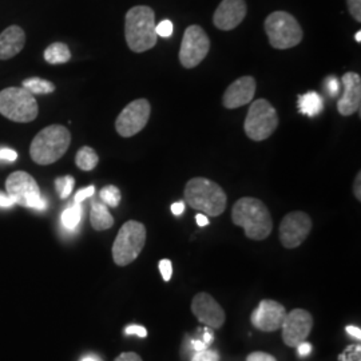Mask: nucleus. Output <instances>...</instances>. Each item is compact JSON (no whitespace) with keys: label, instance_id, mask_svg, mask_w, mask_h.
Here are the masks:
<instances>
[{"label":"nucleus","instance_id":"nucleus-1","mask_svg":"<svg viewBox=\"0 0 361 361\" xmlns=\"http://www.w3.org/2000/svg\"><path fill=\"white\" fill-rule=\"evenodd\" d=\"M234 225L244 228L245 235L255 241L269 237L273 229L271 212L268 207L253 197L240 198L232 209Z\"/></svg>","mask_w":361,"mask_h":361},{"label":"nucleus","instance_id":"nucleus-2","mask_svg":"<svg viewBox=\"0 0 361 361\" xmlns=\"http://www.w3.org/2000/svg\"><path fill=\"white\" fill-rule=\"evenodd\" d=\"M155 15L149 6H135L130 8L125 18V38L130 50L149 51L157 44Z\"/></svg>","mask_w":361,"mask_h":361},{"label":"nucleus","instance_id":"nucleus-3","mask_svg":"<svg viewBox=\"0 0 361 361\" xmlns=\"http://www.w3.org/2000/svg\"><path fill=\"white\" fill-rule=\"evenodd\" d=\"M185 201L188 205L209 217H219L225 209L228 197L214 180L204 177L192 178L185 186Z\"/></svg>","mask_w":361,"mask_h":361},{"label":"nucleus","instance_id":"nucleus-4","mask_svg":"<svg viewBox=\"0 0 361 361\" xmlns=\"http://www.w3.org/2000/svg\"><path fill=\"white\" fill-rule=\"evenodd\" d=\"M71 143V134L62 125H51L39 131L30 146L32 161L42 166L59 161Z\"/></svg>","mask_w":361,"mask_h":361},{"label":"nucleus","instance_id":"nucleus-5","mask_svg":"<svg viewBox=\"0 0 361 361\" xmlns=\"http://www.w3.org/2000/svg\"><path fill=\"white\" fill-rule=\"evenodd\" d=\"M265 32L273 49L288 50L301 43L304 38L302 28L296 18L285 11L271 13L264 23Z\"/></svg>","mask_w":361,"mask_h":361},{"label":"nucleus","instance_id":"nucleus-6","mask_svg":"<svg viewBox=\"0 0 361 361\" xmlns=\"http://www.w3.org/2000/svg\"><path fill=\"white\" fill-rule=\"evenodd\" d=\"M146 244V228L142 222L128 221L122 225L113 245V258L118 267H126L141 255Z\"/></svg>","mask_w":361,"mask_h":361},{"label":"nucleus","instance_id":"nucleus-7","mask_svg":"<svg viewBox=\"0 0 361 361\" xmlns=\"http://www.w3.org/2000/svg\"><path fill=\"white\" fill-rule=\"evenodd\" d=\"M39 106L34 95L23 87L0 91V114L13 122L27 123L37 119Z\"/></svg>","mask_w":361,"mask_h":361},{"label":"nucleus","instance_id":"nucleus-8","mask_svg":"<svg viewBox=\"0 0 361 361\" xmlns=\"http://www.w3.org/2000/svg\"><path fill=\"white\" fill-rule=\"evenodd\" d=\"M279 114L269 101L261 98L250 104L244 129L252 141H265L279 128Z\"/></svg>","mask_w":361,"mask_h":361},{"label":"nucleus","instance_id":"nucleus-9","mask_svg":"<svg viewBox=\"0 0 361 361\" xmlns=\"http://www.w3.org/2000/svg\"><path fill=\"white\" fill-rule=\"evenodd\" d=\"M7 194L15 204L35 210H44L46 201L42 198L35 178L26 171H15L6 180Z\"/></svg>","mask_w":361,"mask_h":361},{"label":"nucleus","instance_id":"nucleus-10","mask_svg":"<svg viewBox=\"0 0 361 361\" xmlns=\"http://www.w3.org/2000/svg\"><path fill=\"white\" fill-rule=\"evenodd\" d=\"M210 50V40L198 25H192L185 30L180 42V62L185 68L190 70L200 65Z\"/></svg>","mask_w":361,"mask_h":361},{"label":"nucleus","instance_id":"nucleus-11","mask_svg":"<svg viewBox=\"0 0 361 361\" xmlns=\"http://www.w3.org/2000/svg\"><path fill=\"white\" fill-rule=\"evenodd\" d=\"M152 114V106L147 99H135L130 102L118 116L116 121V133L130 138L145 129Z\"/></svg>","mask_w":361,"mask_h":361},{"label":"nucleus","instance_id":"nucleus-12","mask_svg":"<svg viewBox=\"0 0 361 361\" xmlns=\"http://www.w3.org/2000/svg\"><path fill=\"white\" fill-rule=\"evenodd\" d=\"M312 231V219L304 212H292L286 214L280 225V241L286 249L301 245Z\"/></svg>","mask_w":361,"mask_h":361},{"label":"nucleus","instance_id":"nucleus-13","mask_svg":"<svg viewBox=\"0 0 361 361\" xmlns=\"http://www.w3.org/2000/svg\"><path fill=\"white\" fill-rule=\"evenodd\" d=\"M281 329L285 344L290 348H297L310 335L313 329V317L308 310L297 308L286 313Z\"/></svg>","mask_w":361,"mask_h":361},{"label":"nucleus","instance_id":"nucleus-14","mask_svg":"<svg viewBox=\"0 0 361 361\" xmlns=\"http://www.w3.org/2000/svg\"><path fill=\"white\" fill-rule=\"evenodd\" d=\"M192 312L200 323L205 324L212 329H219L226 320L225 310L216 298L207 292L195 295L192 301Z\"/></svg>","mask_w":361,"mask_h":361},{"label":"nucleus","instance_id":"nucleus-15","mask_svg":"<svg viewBox=\"0 0 361 361\" xmlns=\"http://www.w3.org/2000/svg\"><path fill=\"white\" fill-rule=\"evenodd\" d=\"M285 316L286 310L283 304L273 300H262L252 313L250 322L262 332H276L281 329Z\"/></svg>","mask_w":361,"mask_h":361},{"label":"nucleus","instance_id":"nucleus-16","mask_svg":"<svg viewBox=\"0 0 361 361\" xmlns=\"http://www.w3.org/2000/svg\"><path fill=\"white\" fill-rule=\"evenodd\" d=\"M246 13L245 0H222L213 15V23L219 30L231 31L243 23Z\"/></svg>","mask_w":361,"mask_h":361},{"label":"nucleus","instance_id":"nucleus-17","mask_svg":"<svg viewBox=\"0 0 361 361\" xmlns=\"http://www.w3.org/2000/svg\"><path fill=\"white\" fill-rule=\"evenodd\" d=\"M344 91L337 102V110L341 116H349L360 111L361 77L356 73H345L341 78Z\"/></svg>","mask_w":361,"mask_h":361},{"label":"nucleus","instance_id":"nucleus-18","mask_svg":"<svg viewBox=\"0 0 361 361\" xmlns=\"http://www.w3.org/2000/svg\"><path fill=\"white\" fill-rule=\"evenodd\" d=\"M257 89V82L253 77L235 79L224 92L222 104L226 109H238L253 101Z\"/></svg>","mask_w":361,"mask_h":361},{"label":"nucleus","instance_id":"nucleus-19","mask_svg":"<svg viewBox=\"0 0 361 361\" xmlns=\"http://www.w3.org/2000/svg\"><path fill=\"white\" fill-rule=\"evenodd\" d=\"M26 32L19 26L7 27L0 34V61H8L25 49Z\"/></svg>","mask_w":361,"mask_h":361},{"label":"nucleus","instance_id":"nucleus-20","mask_svg":"<svg viewBox=\"0 0 361 361\" xmlns=\"http://www.w3.org/2000/svg\"><path fill=\"white\" fill-rule=\"evenodd\" d=\"M298 111L302 116H319L324 110V101L320 94L314 92V91H310L304 95H298Z\"/></svg>","mask_w":361,"mask_h":361},{"label":"nucleus","instance_id":"nucleus-21","mask_svg":"<svg viewBox=\"0 0 361 361\" xmlns=\"http://www.w3.org/2000/svg\"><path fill=\"white\" fill-rule=\"evenodd\" d=\"M90 222L91 226L95 231L102 232V231H107V229L113 228L114 217L110 214L109 209L104 204L94 202L91 207Z\"/></svg>","mask_w":361,"mask_h":361},{"label":"nucleus","instance_id":"nucleus-22","mask_svg":"<svg viewBox=\"0 0 361 361\" xmlns=\"http://www.w3.org/2000/svg\"><path fill=\"white\" fill-rule=\"evenodd\" d=\"M44 59L50 65H62L71 59V52L67 44L62 42H56L46 49Z\"/></svg>","mask_w":361,"mask_h":361},{"label":"nucleus","instance_id":"nucleus-23","mask_svg":"<svg viewBox=\"0 0 361 361\" xmlns=\"http://www.w3.org/2000/svg\"><path fill=\"white\" fill-rule=\"evenodd\" d=\"M98 162H99V157L90 146H83L78 150L77 155H75V164L80 170L91 171L97 168Z\"/></svg>","mask_w":361,"mask_h":361},{"label":"nucleus","instance_id":"nucleus-24","mask_svg":"<svg viewBox=\"0 0 361 361\" xmlns=\"http://www.w3.org/2000/svg\"><path fill=\"white\" fill-rule=\"evenodd\" d=\"M23 89L30 91L32 95L34 94H50L55 91V85L50 80L42 79V78H28L23 80Z\"/></svg>","mask_w":361,"mask_h":361},{"label":"nucleus","instance_id":"nucleus-25","mask_svg":"<svg viewBox=\"0 0 361 361\" xmlns=\"http://www.w3.org/2000/svg\"><path fill=\"white\" fill-rule=\"evenodd\" d=\"M80 219H82L80 204H74L73 207H67L62 213V224L68 231H74L79 225Z\"/></svg>","mask_w":361,"mask_h":361},{"label":"nucleus","instance_id":"nucleus-26","mask_svg":"<svg viewBox=\"0 0 361 361\" xmlns=\"http://www.w3.org/2000/svg\"><path fill=\"white\" fill-rule=\"evenodd\" d=\"M99 195H101V200L104 201V204L110 207H118L119 202H121V198H122L121 190L114 185H109V186L104 188Z\"/></svg>","mask_w":361,"mask_h":361},{"label":"nucleus","instance_id":"nucleus-27","mask_svg":"<svg viewBox=\"0 0 361 361\" xmlns=\"http://www.w3.org/2000/svg\"><path fill=\"white\" fill-rule=\"evenodd\" d=\"M74 185H75V180L71 176H65V177H61V178L55 180L56 190H58V193H59L62 200H65L71 194Z\"/></svg>","mask_w":361,"mask_h":361},{"label":"nucleus","instance_id":"nucleus-28","mask_svg":"<svg viewBox=\"0 0 361 361\" xmlns=\"http://www.w3.org/2000/svg\"><path fill=\"white\" fill-rule=\"evenodd\" d=\"M173 31H174V26H173L171 20H168V19L162 20L159 25L155 26V32L161 38H170Z\"/></svg>","mask_w":361,"mask_h":361},{"label":"nucleus","instance_id":"nucleus-29","mask_svg":"<svg viewBox=\"0 0 361 361\" xmlns=\"http://www.w3.org/2000/svg\"><path fill=\"white\" fill-rule=\"evenodd\" d=\"M192 361H219V353L216 350H200V352H195Z\"/></svg>","mask_w":361,"mask_h":361},{"label":"nucleus","instance_id":"nucleus-30","mask_svg":"<svg viewBox=\"0 0 361 361\" xmlns=\"http://www.w3.org/2000/svg\"><path fill=\"white\" fill-rule=\"evenodd\" d=\"M347 6H348L349 13L352 15V18L360 23L361 22V0H347Z\"/></svg>","mask_w":361,"mask_h":361},{"label":"nucleus","instance_id":"nucleus-31","mask_svg":"<svg viewBox=\"0 0 361 361\" xmlns=\"http://www.w3.org/2000/svg\"><path fill=\"white\" fill-rule=\"evenodd\" d=\"M158 267H159V271H161V274H162V279H164L165 281H170L171 274H173L171 261H170V259H161Z\"/></svg>","mask_w":361,"mask_h":361},{"label":"nucleus","instance_id":"nucleus-32","mask_svg":"<svg viewBox=\"0 0 361 361\" xmlns=\"http://www.w3.org/2000/svg\"><path fill=\"white\" fill-rule=\"evenodd\" d=\"M340 360L360 361V347H349L341 356Z\"/></svg>","mask_w":361,"mask_h":361},{"label":"nucleus","instance_id":"nucleus-33","mask_svg":"<svg viewBox=\"0 0 361 361\" xmlns=\"http://www.w3.org/2000/svg\"><path fill=\"white\" fill-rule=\"evenodd\" d=\"M325 87H326V91L329 92L331 97H337V95H338V91H340V85H338L337 78H328L326 82H325Z\"/></svg>","mask_w":361,"mask_h":361},{"label":"nucleus","instance_id":"nucleus-34","mask_svg":"<svg viewBox=\"0 0 361 361\" xmlns=\"http://www.w3.org/2000/svg\"><path fill=\"white\" fill-rule=\"evenodd\" d=\"M95 193V188L94 186H89V188H85L82 190H79L75 194V198H74V204H80L82 201H85L86 198H90L92 194Z\"/></svg>","mask_w":361,"mask_h":361},{"label":"nucleus","instance_id":"nucleus-35","mask_svg":"<svg viewBox=\"0 0 361 361\" xmlns=\"http://www.w3.org/2000/svg\"><path fill=\"white\" fill-rule=\"evenodd\" d=\"M246 361H277L276 357H273L269 353H265V352H253L250 353Z\"/></svg>","mask_w":361,"mask_h":361},{"label":"nucleus","instance_id":"nucleus-36","mask_svg":"<svg viewBox=\"0 0 361 361\" xmlns=\"http://www.w3.org/2000/svg\"><path fill=\"white\" fill-rule=\"evenodd\" d=\"M125 332H126V335H137L140 336V337H146L147 336L146 328H143L141 325H129Z\"/></svg>","mask_w":361,"mask_h":361},{"label":"nucleus","instance_id":"nucleus-37","mask_svg":"<svg viewBox=\"0 0 361 361\" xmlns=\"http://www.w3.org/2000/svg\"><path fill=\"white\" fill-rule=\"evenodd\" d=\"M16 158H18V154H16V152L13 150V149H7V147L0 149V159L13 162Z\"/></svg>","mask_w":361,"mask_h":361},{"label":"nucleus","instance_id":"nucleus-38","mask_svg":"<svg viewBox=\"0 0 361 361\" xmlns=\"http://www.w3.org/2000/svg\"><path fill=\"white\" fill-rule=\"evenodd\" d=\"M116 361H143L141 359L140 355L134 353V352H125V353H121Z\"/></svg>","mask_w":361,"mask_h":361},{"label":"nucleus","instance_id":"nucleus-39","mask_svg":"<svg viewBox=\"0 0 361 361\" xmlns=\"http://www.w3.org/2000/svg\"><path fill=\"white\" fill-rule=\"evenodd\" d=\"M15 205V201L8 195V194L1 193L0 192V207H11Z\"/></svg>","mask_w":361,"mask_h":361},{"label":"nucleus","instance_id":"nucleus-40","mask_svg":"<svg viewBox=\"0 0 361 361\" xmlns=\"http://www.w3.org/2000/svg\"><path fill=\"white\" fill-rule=\"evenodd\" d=\"M353 194L355 197L361 201V173L359 171L357 176H356V180H355V185H353Z\"/></svg>","mask_w":361,"mask_h":361},{"label":"nucleus","instance_id":"nucleus-41","mask_svg":"<svg viewBox=\"0 0 361 361\" xmlns=\"http://www.w3.org/2000/svg\"><path fill=\"white\" fill-rule=\"evenodd\" d=\"M298 355L300 356H308L310 352H312V345H310V343H305V341H302L298 347Z\"/></svg>","mask_w":361,"mask_h":361},{"label":"nucleus","instance_id":"nucleus-42","mask_svg":"<svg viewBox=\"0 0 361 361\" xmlns=\"http://www.w3.org/2000/svg\"><path fill=\"white\" fill-rule=\"evenodd\" d=\"M171 212L174 216H180L183 212H185V202H176L171 205Z\"/></svg>","mask_w":361,"mask_h":361},{"label":"nucleus","instance_id":"nucleus-43","mask_svg":"<svg viewBox=\"0 0 361 361\" xmlns=\"http://www.w3.org/2000/svg\"><path fill=\"white\" fill-rule=\"evenodd\" d=\"M195 221H197L198 226H207V225H209V219H207V216L202 214V213H198V214L195 216Z\"/></svg>","mask_w":361,"mask_h":361},{"label":"nucleus","instance_id":"nucleus-44","mask_svg":"<svg viewBox=\"0 0 361 361\" xmlns=\"http://www.w3.org/2000/svg\"><path fill=\"white\" fill-rule=\"evenodd\" d=\"M347 329V332H348L349 335L353 336V337H356L357 340H360L361 338V331L360 328H356V326H347L345 328Z\"/></svg>","mask_w":361,"mask_h":361},{"label":"nucleus","instance_id":"nucleus-45","mask_svg":"<svg viewBox=\"0 0 361 361\" xmlns=\"http://www.w3.org/2000/svg\"><path fill=\"white\" fill-rule=\"evenodd\" d=\"M193 348L195 352H200V350L207 349V345L201 340H195V341H193Z\"/></svg>","mask_w":361,"mask_h":361},{"label":"nucleus","instance_id":"nucleus-46","mask_svg":"<svg viewBox=\"0 0 361 361\" xmlns=\"http://www.w3.org/2000/svg\"><path fill=\"white\" fill-rule=\"evenodd\" d=\"M212 341H213V336L212 334H209V332H205V335H204V343L209 345V344H212Z\"/></svg>","mask_w":361,"mask_h":361},{"label":"nucleus","instance_id":"nucleus-47","mask_svg":"<svg viewBox=\"0 0 361 361\" xmlns=\"http://www.w3.org/2000/svg\"><path fill=\"white\" fill-rule=\"evenodd\" d=\"M355 40L357 42V43H360L361 42V31H357L356 32V35H355Z\"/></svg>","mask_w":361,"mask_h":361},{"label":"nucleus","instance_id":"nucleus-48","mask_svg":"<svg viewBox=\"0 0 361 361\" xmlns=\"http://www.w3.org/2000/svg\"><path fill=\"white\" fill-rule=\"evenodd\" d=\"M82 361H98L95 357H91V356H89V357H85L83 360Z\"/></svg>","mask_w":361,"mask_h":361}]
</instances>
